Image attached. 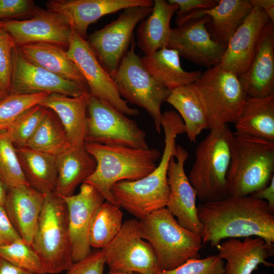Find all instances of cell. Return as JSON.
<instances>
[{
  "mask_svg": "<svg viewBox=\"0 0 274 274\" xmlns=\"http://www.w3.org/2000/svg\"><path fill=\"white\" fill-rule=\"evenodd\" d=\"M274 212L263 200L232 196L197 206L203 244L217 247L229 238L258 236L274 244Z\"/></svg>",
  "mask_w": 274,
  "mask_h": 274,
  "instance_id": "1",
  "label": "cell"
},
{
  "mask_svg": "<svg viewBox=\"0 0 274 274\" xmlns=\"http://www.w3.org/2000/svg\"><path fill=\"white\" fill-rule=\"evenodd\" d=\"M161 127L164 134V147L155 169L141 179L118 182L111 189L116 204L138 220L166 207L169 194L168 164L171 158L176 155L177 135L186 131L181 117L174 111L162 113Z\"/></svg>",
  "mask_w": 274,
  "mask_h": 274,
  "instance_id": "2",
  "label": "cell"
},
{
  "mask_svg": "<svg viewBox=\"0 0 274 274\" xmlns=\"http://www.w3.org/2000/svg\"><path fill=\"white\" fill-rule=\"evenodd\" d=\"M84 147L94 158L96 168L83 183L93 187L105 200L118 206L111 189L121 181H135L152 172L160 156L155 148L137 149L85 142Z\"/></svg>",
  "mask_w": 274,
  "mask_h": 274,
  "instance_id": "3",
  "label": "cell"
},
{
  "mask_svg": "<svg viewBox=\"0 0 274 274\" xmlns=\"http://www.w3.org/2000/svg\"><path fill=\"white\" fill-rule=\"evenodd\" d=\"M227 175L228 196H248L274 176V141L233 133Z\"/></svg>",
  "mask_w": 274,
  "mask_h": 274,
  "instance_id": "4",
  "label": "cell"
},
{
  "mask_svg": "<svg viewBox=\"0 0 274 274\" xmlns=\"http://www.w3.org/2000/svg\"><path fill=\"white\" fill-rule=\"evenodd\" d=\"M233 134L228 125L211 129L196 148L188 178L201 202L228 196L227 175Z\"/></svg>",
  "mask_w": 274,
  "mask_h": 274,
  "instance_id": "5",
  "label": "cell"
},
{
  "mask_svg": "<svg viewBox=\"0 0 274 274\" xmlns=\"http://www.w3.org/2000/svg\"><path fill=\"white\" fill-rule=\"evenodd\" d=\"M143 238L152 247L160 269L171 270L199 258L201 235L181 225L165 207L139 220Z\"/></svg>",
  "mask_w": 274,
  "mask_h": 274,
  "instance_id": "6",
  "label": "cell"
},
{
  "mask_svg": "<svg viewBox=\"0 0 274 274\" xmlns=\"http://www.w3.org/2000/svg\"><path fill=\"white\" fill-rule=\"evenodd\" d=\"M31 247L46 274L67 270L73 263L66 205L54 192L46 194Z\"/></svg>",
  "mask_w": 274,
  "mask_h": 274,
  "instance_id": "7",
  "label": "cell"
},
{
  "mask_svg": "<svg viewBox=\"0 0 274 274\" xmlns=\"http://www.w3.org/2000/svg\"><path fill=\"white\" fill-rule=\"evenodd\" d=\"M207 116L210 129L235 123L248 97L237 75L218 64L190 84Z\"/></svg>",
  "mask_w": 274,
  "mask_h": 274,
  "instance_id": "8",
  "label": "cell"
},
{
  "mask_svg": "<svg viewBox=\"0 0 274 274\" xmlns=\"http://www.w3.org/2000/svg\"><path fill=\"white\" fill-rule=\"evenodd\" d=\"M133 41L130 48L111 76L121 97L145 109L150 115L158 133L161 131V107L170 90L155 80L135 52Z\"/></svg>",
  "mask_w": 274,
  "mask_h": 274,
  "instance_id": "9",
  "label": "cell"
},
{
  "mask_svg": "<svg viewBox=\"0 0 274 274\" xmlns=\"http://www.w3.org/2000/svg\"><path fill=\"white\" fill-rule=\"evenodd\" d=\"M125 115L107 102L90 95L85 142L149 149L145 131Z\"/></svg>",
  "mask_w": 274,
  "mask_h": 274,
  "instance_id": "10",
  "label": "cell"
},
{
  "mask_svg": "<svg viewBox=\"0 0 274 274\" xmlns=\"http://www.w3.org/2000/svg\"><path fill=\"white\" fill-rule=\"evenodd\" d=\"M153 6H138L123 10L114 21L88 36L97 59L112 76L133 41V31L152 12Z\"/></svg>",
  "mask_w": 274,
  "mask_h": 274,
  "instance_id": "11",
  "label": "cell"
},
{
  "mask_svg": "<svg viewBox=\"0 0 274 274\" xmlns=\"http://www.w3.org/2000/svg\"><path fill=\"white\" fill-rule=\"evenodd\" d=\"M102 250L110 270L155 274L160 270L152 247L141 235L137 219L125 221L116 236Z\"/></svg>",
  "mask_w": 274,
  "mask_h": 274,
  "instance_id": "12",
  "label": "cell"
},
{
  "mask_svg": "<svg viewBox=\"0 0 274 274\" xmlns=\"http://www.w3.org/2000/svg\"><path fill=\"white\" fill-rule=\"evenodd\" d=\"M202 11L176 18L177 26L172 29L166 47L209 68L220 63L225 49L211 37L206 26L209 17Z\"/></svg>",
  "mask_w": 274,
  "mask_h": 274,
  "instance_id": "13",
  "label": "cell"
},
{
  "mask_svg": "<svg viewBox=\"0 0 274 274\" xmlns=\"http://www.w3.org/2000/svg\"><path fill=\"white\" fill-rule=\"evenodd\" d=\"M66 52L85 79L91 96L125 115L139 114V110L130 108L121 97L112 77L102 66L87 40L74 30Z\"/></svg>",
  "mask_w": 274,
  "mask_h": 274,
  "instance_id": "14",
  "label": "cell"
},
{
  "mask_svg": "<svg viewBox=\"0 0 274 274\" xmlns=\"http://www.w3.org/2000/svg\"><path fill=\"white\" fill-rule=\"evenodd\" d=\"M0 27L11 36L17 47L47 43L68 48L74 31L64 16L38 7L30 19L2 21Z\"/></svg>",
  "mask_w": 274,
  "mask_h": 274,
  "instance_id": "15",
  "label": "cell"
},
{
  "mask_svg": "<svg viewBox=\"0 0 274 274\" xmlns=\"http://www.w3.org/2000/svg\"><path fill=\"white\" fill-rule=\"evenodd\" d=\"M12 73L9 94L42 92L77 97L89 92L88 88L65 79L27 60L15 46L12 52Z\"/></svg>",
  "mask_w": 274,
  "mask_h": 274,
  "instance_id": "16",
  "label": "cell"
},
{
  "mask_svg": "<svg viewBox=\"0 0 274 274\" xmlns=\"http://www.w3.org/2000/svg\"><path fill=\"white\" fill-rule=\"evenodd\" d=\"M176 155L171 158L167 170L169 194L166 208L178 222L201 235L202 226L197 215L196 192L184 169L189 154L181 145L176 146Z\"/></svg>",
  "mask_w": 274,
  "mask_h": 274,
  "instance_id": "17",
  "label": "cell"
},
{
  "mask_svg": "<svg viewBox=\"0 0 274 274\" xmlns=\"http://www.w3.org/2000/svg\"><path fill=\"white\" fill-rule=\"evenodd\" d=\"M62 198L68 212L72 261L75 263L91 253L88 240L90 224L96 211L105 199L93 187L86 183L82 184L77 194Z\"/></svg>",
  "mask_w": 274,
  "mask_h": 274,
  "instance_id": "18",
  "label": "cell"
},
{
  "mask_svg": "<svg viewBox=\"0 0 274 274\" xmlns=\"http://www.w3.org/2000/svg\"><path fill=\"white\" fill-rule=\"evenodd\" d=\"M153 3L152 0H50L46 5L47 10L64 16L74 30L86 39L89 26L102 16Z\"/></svg>",
  "mask_w": 274,
  "mask_h": 274,
  "instance_id": "19",
  "label": "cell"
},
{
  "mask_svg": "<svg viewBox=\"0 0 274 274\" xmlns=\"http://www.w3.org/2000/svg\"><path fill=\"white\" fill-rule=\"evenodd\" d=\"M269 20L264 11L253 7L230 39L218 65L238 76L244 73L251 62L262 31Z\"/></svg>",
  "mask_w": 274,
  "mask_h": 274,
  "instance_id": "20",
  "label": "cell"
},
{
  "mask_svg": "<svg viewBox=\"0 0 274 274\" xmlns=\"http://www.w3.org/2000/svg\"><path fill=\"white\" fill-rule=\"evenodd\" d=\"M248 97L274 94V23L263 29L250 64L238 76Z\"/></svg>",
  "mask_w": 274,
  "mask_h": 274,
  "instance_id": "21",
  "label": "cell"
},
{
  "mask_svg": "<svg viewBox=\"0 0 274 274\" xmlns=\"http://www.w3.org/2000/svg\"><path fill=\"white\" fill-rule=\"evenodd\" d=\"M224 261V274H252L258 265L273 266L267 260L274 254V244L258 236L227 238L216 247Z\"/></svg>",
  "mask_w": 274,
  "mask_h": 274,
  "instance_id": "22",
  "label": "cell"
},
{
  "mask_svg": "<svg viewBox=\"0 0 274 274\" xmlns=\"http://www.w3.org/2000/svg\"><path fill=\"white\" fill-rule=\"evenodd\" d=\"M46 194L30 186L7 188L3 207L15 230L31 246Z\"/></svg>",
  "mask_w": 274,
  "mask_h": 274,
  "instance_id": "23",
  "label": "cell"
},
{
  "mask_svg": "<svg viewBox=\"0 0 274 274\" xmlns=\"http://www.w3.org/2000/svg\"><path fill=\"white\" fill-rule=\"evenodd\" d=\"M87 92L77 97L50 93L39 104L55 114L66 132L71 147H84L87 127Z\"/></svg>",
  "mask_w": 274,
  "mask_h": 274,
  "instance_id": "24",
  "label": "cell"
},
{
  "mask_svg": "<svg viewBox=\"0 0 274 274\" xmlns=\"http://www.w3.org/2000/svg\"><path fill=\"white\" fill-rule=\"evenodd\" d=\"M151 13L141 21L136 29L138 45L145 56L167 47L171 33L170 20L178 10L175 4L154 0Z\"/></svg>",
  "mask_w": 274,
  "mask_h": 274,
  "instance_id": "25",
  "label": "cell"
},
{
  "mask_svg": "<svg viewBox=\"0 0 274 274\" xmlns=\"http://www.w3.org/2000/svg\"><path fill=\"white\" fill-rule=\"evenodd\" d=\"M253 7L250 0H218L215 6L203 10L209 17L206 26L212 39L225 49Z\"/></svg>",
  "mask_w": 274,
  "mask_h": 274,
  "instance_id": "26",
  "label": "cell"
},
{
  "mask_svg": "<svg viewBox=\"0 0 274 274\" xmlns=\"http://www.w3.org/2000/svg\"><path fill=\"white\" fill-rule=\"evenodd\" d=\"M57 180L54 192L61 197L74 194L77 186L95 170L96 162L84 147H70L56 156Z\"/></svg>",
  "mask_w": 274,
  "mask_h": 274,
  "instance_id": "27",
  "label": "cell"
},
{
  "mask_svg": "<svg viewBox=\"0 0 274 274\" xmlns=\"http://www.w3.org/2000/svg\"><path fill=\"white\" fill-rule=\"evenodd\" d=\"M18 48L22 55L30 62L88 88L77 66L62 47L50 43H37Z\"/></svg>",
  "mask_w": 274,
  "mask_h": 274,
  "instance_id": "28",
  "label": "cell"
},
{
  "mask_svg": "<svg viewBox=\"0 0 274 274\" xmlns=\"http://www.w3.org/2000/svg\"><path fill=\"white\" fill-rule=\"evenodd\" d=\"M178 52L163 48L150 56L141 58L143 64L152 76L164 87L172 90L195 82L200 71L188 72L183 69Z\"/></svg>",
  "mask_w": 274,
  "mask_h": 274,
  "instance_id": "29",
  "label": "cell"
},
{
  "mask_svg": "<svg viewBox=\"0 0 274 274\" xmlns=\"http://www.w3.org/2000/svg\"><path fill=\"white\" fill-rule=\"evenodd\" d=\"M234 124L235 133L274 141V94L248 97Z\"/></svg>",
  "mask_w": 274,
  "mask_h": 274,
  "instance_id": "30",
  "label": "cell"
},
{
  "mask_svg": "<svg viewBox=\"0 0 274 274\" xmlns=\"http://www.w3.org/2000/svg\"><path fill=\"white\" fill-rule=\"evenodd\" d=\"M28 184L44 194L54 192L57 180L56 156L26 147L16 148Z\"/></svg>",
  "mask_w": 274,
  "mask_h": 274,
  "instance_id": "31",
  "label": "cell"
},
{
  "mask_svg": "<svg viewBox=\"0 0 274 274\" xmlns=\"http://www.w3.org/2000/svg\"><path fill=\"white\" fill-rule=\"evenodd\" d=\"M166 102L178 112L191 143L196 142L198 135L203 130L210 129L204 112L190 85L171 90Z\"/></svg>",
  "mask_w": 274,
  "mask_h": 274,
  "instance_id": "32",
  "label": "cell"
},
{
  "mask_svg": "<svg viewBox=\"0 0 274 274\" xmlns=\"http://www.w3.org/2000/svg\"><path fill=\"white\" fill-rule=\"evenodd\" d=\"M123 213L120 207L104 201L96 211L91 223L88 240L91 248L103 249L119 232L122 225Z\"/></svg>",
  "mask_w": 274,
  "mask_h": 274,
  "instance_id": "33",
  "label": "cell"
},
{
  "mask_svg": "<svg viewBox=\"0 0 274 274\" xmlns=\"http://www.w3.org/2000/svg\"><path fill=\"white\" fill-rule=\"evenodd\" d=\"M25 147L54 156L71 147L62 124L49 109Z\"/></svg>",
  "mask_w": 274,
  "mask_h": 274,
  "instance_id": "34",
  "label": "cell"
},
{
  "mask_svg": "<svg viewBox=\"0 0 274 274\" xmlns=\"http://www.w3.org/2000/svg\"><path fill=\"white\" fill-rule=\"evenodd\" d=\"M0 179L7 188L30 186L24 175L16 149L6 130L0 131Z\"/></svg>",
  "mask_w": 274,
  "mask_h": 274,
  "instance_id": "35",
  "label": "cell"
},
{
  "mask_svg": "<svg viewBox=\"0 0 274 274\" xmlns=\"http://www.w3.org/2000/svg\"><path fill=\"white\" fill-rule=\"evenodd\" d=\"M50 93L9 94L0 100V131L7 130L20 116L39 105Z\"/></svg>",
  "mask_w": 274,
  "mask_h": 274,
  "instance_id": "36",
  "label": "cell"
},
{
  "mask_svg": "<svg viewBox=\"0 0 274 274\" xmlns=\"http://www.w3.org/2000/svg\"><path fill=\"white\" fill-rule=\"evenodd\" d=\"M48 111L45 107L36 105L24 113L6 130L16 148L26 146Z\"/></svg>",
  "mask_w": 274,
  "mask_h": 274,
  "instance_id": "37",
  "label": "cell"
},
{
  "mask_svg": "<svg viewBox=\"0 0 274 274\" xmlns=\"http://www.w3.org/2000/svg\"><path fill=\"white\" fill-rule=\"evenodd\" d=\"M0 257L35 274H46L35 250L22 238L0 246Z\"/></svg>",
  "mask_w": 274,
  "mask_h": 274,
  "instance_id": "38",
  "label": "cell"
},
{
  "mask_svg": "<svg viewBox=\"0 0 274 274\" xmlns=\"http://www.w3.org/2000/svg\"><path fill=\"white\" fill-rule=\"evenodd\" d=\"M225 261L218 255L203 259H190L178 267L159 270L155 274H224Z\"/></svg>",
  "mask_w": 274,
  "mask_h": 274,
  "instance_id": "39",
  "label": "cell"
},
{
  "mask_svg": "<svg viewBox=\"0 0 274 274\" xmlns=\"http://www.w3.org/2000/svg\"><path fill=\"white\" fill-rule=\"evenodd\" d=\"M16 46L11 36L0 27V91L9 94L12 73V52Z\"/></svg>",
  "mask_w": 274,
  "mask_h": 274,
  "instance_id": "40",
  "label": "cell"
},
{
  "mask_svg": "<svg viewBox=\"0 0 274 274\" xmlns=\"http://www.w3.org/2000/svg\"><path fill=\"white\" fill-rule=\"evenodd\" d=\"M36 7L30 0H0V22L32 16Z\"/></svg>",
  "mask_w": 274,
  "mask_h": 274,
  "instance_id": "41",
  "label": "cell"
},
{
  "mask_svg": "<svg viewBox=\"0 0 274 274\" xmlns=\"http://www.w3.org/2000/svg\"><path fill=\"white\" fill-rule=\"evenodd\" d=\"M105 264V255L101 249L73 263L65 274H103Z\"/></svg>",
  "mask_w": 274,
  "mask_h": 274,
  "instance_id": "42",
  "label": "cell"
},
{
  "mask_svg": "<svg viewBox=\"0 0 274 274\" xmlns=\"http://www.w3.org/2000/svg\"><path fill=\"white\" fill-rule=\"evenodd\" d=\"M170 4L178 7L177 17H181L193 12L211 9L215 6L218 0H168Z\"/></svg>",
  "mask_w": 274,
  "mask_h": 274,
  "instance_id": "43",
  "label": "cell"
},
{
  "mask_svg": "<svg viewBox=\"0 0 274 274\" xmlns=\"http://www.w3.org/2000/svg\"><path fill=\"white\" fill-rule=\"evenodd\" d=\"M21 238L11 223L4 207L0 206V246Z\"/></svg>",
  "mask_w": 274,
  "mask_h": 274,
  "instance_id": "44",
  "label": "cell"
},
{
  "mask_svg": "<svg viewBox=\"0 0 274 274\" xmlns=\"http://www.w3.org/2000/svg\"><path fill=\"white\" fill-rule=\"evenodd\" d=\"M250 195L265 200L271 210L274 212V176L268 185Z\"/></svg>",
  "mask_w": 274,
  "mask_h": 274,
  "instance_id": "45",
  "label": "cell"
},
{
  "mask_svg": "<svg viewBox=\"0 0 274 274\" xmlns=\"http://www.w3.org/2000/svg\"><path fill=\"white\" fill-rule=\"evenodd\" d=\"M0 274H35L33 272L8 262L0 257Z\"/></svg>",
  "mask_w": 274,
  "mask_h": 274,
  "instance_id": "46",
  "label": "cell"
},
{
  "mask_svg": "<svg viewBox=\"0 0 274 274\" xmlns=\"http://www.w3.org/2000/svg\"><path fill=\"white\" fill-rule=\"evenodd\" d=\"M253 7H258L264 11L270 20L274 23L273 0H250Z\"/></svg>",
  "mask_w": 274,
  "mask_h": 274,
  "instance_id": "47",
  "label": "cell"
},
{
  "mask_svg": "<svg viewBox=\"0 0 274 274\" xmlns=\"http://www.w3.org/2000/svg\"><path fill=\"white\" fill-rule=\"evenodd\" d=\"M7 191V187L0 179V206H3Z\"/></svg>",
  "mask_w": 274,
  "mask_h": 274,
  "instance_id": "48",
  "label": "cell"
},
{
  "mask_svg": "<svg viewBox=\"0 0 274 274\" xmlns=\"http://www.w3.org/2000/svg\"><path fill=\"white\" fill-rule=\"evenodd\" d=\"M106 274H136V273L132 272H122V271L110 270Z\"/></svg>",
  "mask_w": 274,
  "mask_h": 274,
  "instance_id": "49",
  "label": "cell"
},
{
  "mask_svg": "<svg viewBox=\"0 0 274 274\" xmlns=\"http://www.w3.org/2000/svg\"><path fill=\"white\" fill-rule=\"evenodd\" d=\"M6 96L4 95L1 91H0V100L4 98Z\"/></svg>",
  "mask_w": 274,
  "mask_h": 274,
  "instance_id": "50",
  "label": "cell"
},
{
  "mask_svg": "<svg viewBox=\"0 0 274 274\" xmlns=\"http://www.w3.org/2000/svg\"><path fill=\"white\" fill-rule=\"evenodd\" d=\"M136 274H138V273H136Z\"/></svg>",
  "mask_w": 274,
  "mask_h": 274,
  "instance_id": "51",
  "label": "cell"
}]
</instances>
